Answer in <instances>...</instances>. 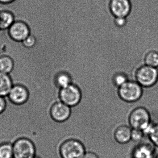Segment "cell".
I'll list each match as a JSON object with an SVG mask.
<instances>
[{"label":"cell","mask_w":158,"mask_h":158,"mask_svg":"<svg viewBox=\"0 0 158 158\" xmlns=\"http://www.w3.org/2000/svg\"><path fill=\"white\" fill-rule=\"evenodd\" d=\"M134 79L142 87L151 88L158 81V68L142 64L136 70Z\"/></svg>","instance_id":"obj_1"},{"label":"cell","mask_w":158,"mask_h":158,"mask_svg":"<svg viewBox=\"0 0 158 158\" xmlns=\"http://www.w3.org/2000/svg\"><path fill=\"white\" fill-rule=\"evenodd\" d=\"M117 93L123 101L133 103L141 98L143 95V87L135 80H129L118 88Z\"/></svg>","instance_id":"obj_2"},{"label":"cell","mask_w":158,"mask_h":158,"mask_svg":"<svg viewBox=\"0 0 158 158\" xmlns=\"http://www.w3.org/2000/svg\"><path fill=\"white\" fill-rule=\"evenodd\" d=\"M86 152L84 144L77 139L73 137L64 140L60 147L62 158H83Z\"/></svg>","instance_id":"obj_3"},{"label":"cell","mask_w":158,"mask_h":158,"mask_svg":"<svg viewBox=\"0 0 158 158\" xmlns=\"http://www.w3.org/2000/svg\"><path fill=\"white\" fill-rule=\"evenodd\" d=\"M128 120L131 128L141 130L152 122L149 112L143 107H136L132 110L129 114Z\"/></svg>","instance_id":"obj_4"},{"label":"cell","mask_w":158,"mask_h":158,"mask_svg":"<svg viewBox=\"0 0 158 158\" xmlns=\"http://www.w3.org/2000/svg\"><path fill=\"white\" fill-rule=\"evenodd\" d=\"M59 95L60 101L72 108L78 105L82 98L81 89L73 83L60 89Z\"/></svg>","instance_id":"obj_5"},{"label":"cell","mask_w":158,"mask_h":158,"mask_svg":"<svg viewBox=\"0 0 158 158\" xmlns=\"http://www.w3.org/2000/svg\"><path fill=\"white\" fill-rule=\"evenodd\" d=\"M14 158H34L36 149L34 143L26 138H21L13 144Z\"/></svg>","instance_id":"obj_6"},{"label":"cell","mask_w":158,"mask_h":158,"mask_svg":"<svg viewBox=\"0 0 158 158\" xmlns=\"http://www.w3.org/2000/svg\"><path fill=\"white\" fill-rule=\"evenodd\" d=\"M10 38L17 43H22L31 33L29 26L26 22L16 20L8 30Z\"/></svg>","instance_id":"obj_7"},{"label":"cell","mask_w":158,"mask_h":158,"mask_svg":"<svg viewBox=\"0 0 158 158\" xmlns=\"http://www.w3.org/2000/svg\"><path fill=\"white\" fill-rule=\"evenodd\" d=\"M109 8L114 17L127 18L131 13L132 5L130 0H110Z\"/></svg>","instance_id":"obj_8"},{"label":"cell","mask_w":158,"mask_h":158,"mask_svg":"<svg viewBox=\"0 0 158 158\" xmlns=\"http://www.w3.org/2000/svg\"><path fill=\"white\" fill-rule=\"evenodd\" d=\"M72 113V108L60 101L54 103L51 109V115L52 119L60 123L69 120Z\"/></svg>","instance_id":"obj_9"},{"label":"cell","mask_w":158,"mask_h":158,"mask_svg":"<svg viewBox=\"0 0 158 158\" xmlns=\"http://www.w3.org/2000/svg\"><path fill=\"white\" fill-rule=\"evenodd\" d=\"M29 97V92L26 86L21 84H15L8 96V98L15 104H24Z\"/></svg>","instance_id":"obj_10"},{"label":"cell","mask_w":158,"mask_h":158,"mask_svg":"<svg viewBox=\"0 0 158 158\" xmlns=\"http://www.w3.org/2000/svg\"><path fill=\"white\" fill-rule=\"evenodd\" d=\"M155 146L150 142L138 144L132 152V158H156Z\"/></svg>","instance_id":"obj_11"},{"label":"cell","mask_w":158,"mask_h":158,"mask_svg":"<svg viewBox=\"0 0 158 158\" xmlns=\"http://www.w3.org/2000/svg\"><path fill=\"white\" fill-rule=\"evenodd\" d=\"M131 131L132 128L130 126L125 125L119 126L114 130V139L119 144H127L131 140Z\"/></svg>","instance_id":"obj_12"},{"label":"cell","mask_w":158,"mask_h":158,"mask_svg":"<svg viewBox=\"0 0 158 158\" xmlns=\"http://www.w3.org/2000/svg\"><path fill=\"white\" fill-rule=\"evenodd\" d=\"M15 21L12 12L6 10H0V31L8 30Z\"/></svg>","instance_id":"obj_13"},{"label":"cell","mask_w":158,"mask_h":158,"mask_svg":"<svg viewBox=\"0 0 158 158\" xmlns=\"http://www.w3.org/2000/svg\"><path fill=\"white\" fill-rule=\"evenodd\" d=\"M14 85L10 75L0 73V96L8 97Z\"/></svg>","instance_id":"obj_14"},{"label":"cell","mask_w":158,"mask_h":158,"mask_svg":"<svg viewBox=\"0 0 158 158\" xmlns=\"http://www.w3.org/2000/svg\"><path fill=\"white\" fill-rule=\"evenodd\" d=\"M72 83H73V78L69 73L61 71L56 74L54 84L59 89L65 87Z\"/></svg>","instance_id":"obj_15"},{"label":"cell","mask_w":158,"mask_h":158,"mask_svg":"<svg viewBox=\"0 0 158 158\" xmlns=\"http://www.w3.org/2000/svg\"><path fill=\"white\" fill-rule=\"evenodd\" d=\"M13 59L7 55L0 56V73L10 74L15 69Z\"/></svg>","instance_id":"obj_16"},{"label":"cell","mask_w":158,"mask_h":158,"mask_svg":"<svg viewBox=\"0 0 158 158\" xmlns=\"http://www.w3.org/2000/svg\"><path fill=\"white\" fill-rule=\"evenodd\" d=\"M143 63L151 67L158 68V52L154 50L147 52L143 58Z\"/></svg>","instance_id":"obj_17"},{"label":"cell","mask_w":158,"mask_h":158,"mask_svg":"<svg viewBox=\"0 0 158 158\" xmlns=\"http://www.w3.org/2000/svg\"><path fill=\"white\" fill-rule=\"evenodd\" d=\"M129 80V76L127 74L124 72H118L114 75L112 82L113 85L118 88Z\"/></svg>","instance_id":"obj_18"},{"label":"cell","mask_w":158,"mask_h":158,"mask_svg":"<svg viewBox=\"0 0 158 158\" xmlns=\"http://www.w3.org/2000/svg\"><path fill=\"white\" fill-rule=\"evenodd\" d=\"M0 158H14L13 144L6 142L0 144Z\"/></svg>","instance_id":"obj_19"},{"label":"cell","mask_w":158,"mask_h":158,"mask_svg":"<svg viewBox=\"0 0 158 158\" xmlns=\"http://www.w3.org/2000/svg\"><path fill=\"white\" fill-rule=\"evenodd\" d=\"M150 141L158 148V124H154L150 132L148 135Z\"/></svg>","instance_id":"obj_20"},{"label":"cell","mask_w":158,"mask_h":158,"mask_svg":"<svg viewBox=\"0 0 158 158\" xmlns=\"http://www.w3.org/2000/svg\"><path fill=\"white\" fill-rule=\"evenodd\" d=\"M37 42L36 37L34 35L30 34L23 42L22 45L27 49H31L35 47Z\"/></svg>","instance_id":"obj_21"},{"label":"cell","mask_w":158,"mask_h":158,"mask_svg":"<svg viewBox=\"0 0 158 158\" xmlns=\"http://www.w3.org/2000/svg\"><path fill=\"white\" fill-rule=\"evenodd\" d=\"M145 136L142 130L132 128L131 134V140L135 142H139Z\"/></svg>","instance_id":"obj_22"},{"label":"cell","mask_w":158,"mask_h":158,"mask_svg":"<svg viewBox=\"0 0 158 158\" xmlns=\"http://www.w3.org/2000/svg\"><path fill=\"white\" fill-rule=\"evenodd\" d=\"M127 18L125 17H114V23L117 28H123L127 24Z\"/></svg>","instance_id":"obj_23"},{"label":"cell","mask_w":158,"mask_h":158,"mask_svg":"<svg viewBox=\"0 0 158 158\" xmlns=\"http://www.w3.org/2000/svg\"><path fill=\"white\" fill-rule=\"evenodd\" d=\"M6 104L7 102L5 97L0 96V114L4 111L6 107Z\"/></svg>","instance_id":"obj_24"},{"label":"cell","mask_w":158,"mask_h":158,"mask_svg":"<svg viewBox=\"0 0 158 158\" xmlns=\"http://www.w3.org/2000/svg\"><path fill=\"white\" fill-rule=\"evenodd\" d=\"M83 158H99L98 154L92 152H86Z\"/></svg>","instance_id":"obj_25"},{"label":"cell","mask_w":158,"mask_h":158,"mask_svg":"<svg viewBox=\"0 0 158 158\" xmlns=\"http://www.w3.org/2000/svg\"><path fill=\"white\" fill-rule=\"evenodd\" d=\"M16 0H0V4L3 5H9L13 3Z\"/></svg>","instance_id":"obj_26"},{"label":"cell","mask_w":158,"mask_h":158,"mask_svg":"<svg viewBox=\"0 0 158 158\" xmlns=\"http://www.w3.org/2000/svg\"><path fill=\"white\" fill-rule=\"evenodd\" d=\"M34 86H31V87H34ZM48 87H52V86H48ZM52 87H53V86H52ZM56 88H57L56 87ZM57 89H58V88H57Z\"/></svg>","instance_id":"obj_27"},{"label":"cell","mask_w":158,"mask_h":158,"mask_svg":"<svg viewBox=\"0 0 158 158\" xmlns=\"http://www.w3.org/2000/svg\"><path fill=\"white\" fill-rule=\"evenodd\" d=\"M156 158H158V154L156 155Z\"/></svg>","instance_id":"obj_28"},{"label":"cell","mask_w":158,"mask_h":158,"mask_svg":"<svg viewBox=\"0 0 158 158\" xmlns=\"http://www.w3.org/2000/svg\"><path fill=\"white\" fill-rule=\"evenodd\" d=\"M34 158H39L38 157H37V156H35V157H34Z\"/></svg>","instance_id":"obj_29"},{"label":"cell","mask_w":158,"mask_h":158,"mask_svg":"<svg viewBox=\"0 0 158 158\" xmlns=\"http://www.w3.org/2000/svg\"></svg>","instance_id":"obj_30"}]
</instances>
